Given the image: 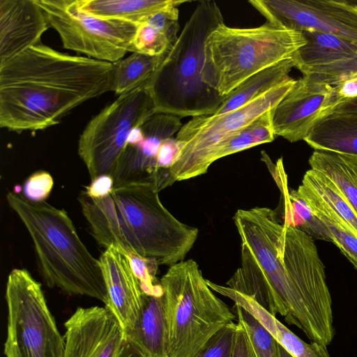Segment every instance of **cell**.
<instances>
[{"mask_svg":"<svg viewBox=\"0 0 357 357\" xmlns=\"http://www.w3.org/2000/svg\"><path fill=\"white\" fill-rule=\"evenodd\" d=\"M113 63L40 43L0 66V126L36 131L60 123L83 102L112 91Z\"/></svg>","mask_w":357,"mask_h":357,"instance_id":"6da1fadb","label":"cell"},{"mask_svg":"<svg viewBox=\"0 0 357 357\" xmlns=\"http://www.w3.org/2000/svg\"><path fill=\"white\" fill-rule=\"evenodd\" d=\"M159 192L154 183L142 181L114 186L101 198L82 192L78 200L98 244L171 266L185 259L199 230L174 217L162 204Z\"/></svg>","mask_w":357,"mask_h":357,"instance_id":"7a4b0ae2","label":"cell"},{"mask_svg":"<svg viewBox=\"0 0 357 357\" xmlns=\"http://www.w3.org/2000/svg\"><path fill=\"white\" fill-rule=\"evenodd\" d=\"M241 243L255 255L268 278L266 310L284 318L310 342L328 346L335 337L333 310L287 267L282 257L283 224L268 207L239 209L233 217Z\"/></svg>","mask_w":357,"mask_h":357,"instance_id":"3957f363","label":"cell"},{"mask_svg":"<svg viewBox=\"0 0 357 357\" xmlns=\"http://www.w3.org/2000/svg\"><path fill=\"white\" fill-rule=\"evenodd\" d=\"M6 200L31 236L45 284L107 305L108 294L100 261L81 241L66 211L15 192H8Z\"/></svg>","mask_w":357,"mask_h":357,"instance_id":"277c9868","label":"cell"},{"mask_svg":"<svg viewBox=\"0 0 357 357\" xmlns=\"http://www.w3.org/2000/svg\"><path fill=\"white\" fill-rule=\"evenodd\" d=\"M224 23L214 1H201L174 44L159 56L147 82L156 113L181 118L213 114L225 100L206 85L201 73L204 43L210 33Z\"/></svg>","mask_w":357,"mask_h":357,"instance_id":"5b68a950","label":"cell"},{"mask_svg":"<svg viewBox=\"0 0 357 357\" xmlns=\"http://www.w3.org/2000/svg\"><path fill=\"white\" fill-rule=\"evenodd\" d=\"M306 43L301 31L265 24L252 28L219 25L204 46L201 76L222 96H227L256 73L291 59Z\"/></svg>","mask_w":357,"mask_h":357,"instance_id":"8992f818","label":"cell"},{"mask_svg":"<svg viewBox=\"0 0 357 357\" xmlns=\"http://www.w3.org/2000/svg\"><path fill=\"white\" fill-rule=\"evenodd\" d=\"M160 284L168 326V357H195L235 315L208 287L198 264L183 260L168 268Z\"/></svg>","mask_w":357,"mask_h":357,"instance_id":"52a82bcc","label":"cell"},{"mask_svg":"<svg viewBox=\"0 0 357 357\" xmlns=\"http://www.w3.org/2000/svg\"><path fill=\"white\" fill-rule=\"evenodd\" d=\"M296 82L290 77L239 109L218 116H195L183 124L176 138L185 146L174 164L163 170L165 188L206 174L227 139L275 107Z\"/></svg>","mask_w":357,"mask_h":357,"instance_id":"ba28073f","label":"cell"},{"mask_svg":"<svg viewBox=\"0 0 357 357\" xmlns=\"http://www.w3.org/2000/svg\"><path fill=\"white\" fill-rule=\"evenodd\" d=\"M6 357H63L65 340L45 300L41 284L24 268L8 275Z\"/></svg>","mask_w":357,"mask_h":357,"instance_id":"9c48e42d","label":"cell"},{"mask_svg":"<svg viewBox=\"0 0 357 357\" xmlns=\"http://www.w3.org/2000/svg\"><path fill=\"white\" fill-rule=\"evenodd\" d=\"M147 82L119 96L89 121L80 135L78 153L91 181L104 175L113 177L131 130L156 113Z\"/></svg>","mask_w":357,"mask_h":357,"instance_id":"30bf717a","label":"cell"},{"mask_svg":"<svg viewBox=\"0 0 357 357\" xmlns=\"http://www.w3.org/2000/svg\"><path fill=\"white\" fill-rule=\"evenodd\" d=\"M64 48L114 63L128 52L139 24L79 10L75 0H37Z\"/></svg>","mask_w":357,"mask_h":357,"instance_id":"8fae6325","label":"cell"},{"mask_svg":"<svg viewBox=\"0 0 357 357\" xmlns=\"http://www.w3.org/2000/svg\"><path fill=\"white\" fill-rule=\"evenodd\" d=\"M273 25L331 33L357 43V2L343 0H251Z\"/></svg>","mask_w":357,"mask_h":357,"instance_id":"7c38bea8","label":"cell"},{"mask_svg":"<svg viewBox=\"0 0 357 357\" xmlns=\"http://www.w3.org/2000/svg\"><path fill=\"white\" fill-rule=\"evenodd\" d=\"M64 326L63 357H140L106 306L77 307Z\"/></svg>","mask_w":357,"mask_h":357,"instance_id":"4fadbf2b","label":"cell"},{"mask_svg":"<svg viewBox=\"0 0 357 357\" xmlns=\"http://www.w3.org/2000/svg\"><path fill=\"white\" fill-rule=\"evenodd\" d=\"M337 103L333 86L303 75L272 109L274 134L290 142L304 140L316 121Z\"/></svg>","mask_w":357,"mask_h":357,"instance_id":"5bb4252c","label":"cell"},{"mask_svg":"<svg viewBox=\"0 0 357 357\" xmlns=\"http://www.w3.org/2000/svg\"><path fill=\"white\" fill-rule=\"evenodd\" d=\"M181 119L169 114L155 113L141 126L143 137L136 144L126 145L112 177L114 186L151 181L160 146L164 140L179 131L183 126Z\"/></svg>","mask_w":357,"mask_h":357,"instance_id":"9a60e30c","label":"cell"},{"mask_svg":"<svg viewBox=\"0 0 357 357\" xmlns=\"http://www.w3.org/2000/svg\"><path fill=\"white\" fill-rule=\"evenodd\" d=\"M50 27L37 0H0V66L41 43Z\"/></svg>","mask_w":357,"mask_h":357,"instance_id":"2e32d148","label":"cell"},{"mask_svg":"<svg viewBox=\"0 0 357 357\" xmlns=\"http://www.w3.org/2000/svg\"><path fill=\"white\" fill-rule=\"evenodd\" d=\"M107 289V305L125 334L135 325L142 308L144 292L128 257L119 250L106 248L99 259Z\"/></svg>","mask_w":357,"mask_h":357,"instance_id":"e0dca14e","label":"cell"},{"mask_svg":"<svg viewBox=\"0 0 357 357\" xmlns=\"http://www.w3.org/2000/svg\"><path fill=\"white\" fill-rule=\"evenodd\" d=\"M206 282L212 290L230 298L234 305L251 314L292 357H330L327 346L315 342H304L250 297L227 286L208 280Z\"/></svg>","mask_w":357,"mask_h":357,"instance_id":"ac0fdd59","label":"cell"},{"mask_svg":"<svg viewBox=\"0 0 357 357\" xmlns=\"http://www.w3.org/2000/svg\"><path fill=\"white\" fill-rule=\"evenodd\" d=\"M125 335L140 357H168L169 334L162 295L144 293L139 319Z\"/></svg>","mask_w":357,"mask_h":357,"instance_id":"d6986e66","label":"cell"},{"mask_svg":"<svg viewBox=\"0 0 357 357\" xmlns=\"http://www.w3.org/2000/svg\"><path fill=\"white\" fill-rule=\"evenodd\" d=\"M304 141L314 150L357 157V111H331L323 114Z\"/></svg>","mask_w":357,"mask_h":357,"instance_id":"ffe728a7","label":"cell"},{"mask_svg":"<svg viewBox=\"0 0 357 357\" xmlns=\"http://www.w3.org/2000/svg\"><path fill=\"white\" fill-rule=\"evenodd\" d=\"M306 43L292 56L294 68L302 74L357 53V43L336 35L314 31H301Z\"/></svg>","mask_w":357,"mask_h":357,"instance_id":"44dd1931","label":"cell"},{"mask_svg":"<svg viewBox=\"0 0 357 357\" xmlns=\"http://www.w3.org/2000/svg\"><path fill=\"white\" fill-rule=\"evenodd\" d=\"M79 10L103 20L139 24L149 16L178 2L176 0H75Z\"/></svg>","mask_w":357,"mask_h":357,"instance_id":"7402d4cb","label":"cell"},{"mask_svg":"<svg viewBox=\"0 0 357 357\" xmlns=\"http://www.w3.org/2000/svg\"><path fill=\"white\" fill-rule=\"evenodd\" d=\"M310 169L328 177L357 215V157L314 150L308 160Z\"/></svg>","mask_w":357,"mask_h":357,"instance_id":"603a6c76","label":"cell"},{"mask_svg":"<svg viewBox=\"0 0 357 357\" xmlns=\"http://www.w3.org/2000/svg\"><path fill=\"white\" fill-rule=\"evenodd\" d=\"M293 68L294 65L291 58L250 77L229 93L211 115L220 116L244 106L289 78V74Z\"/></svg>","mask_w":357,"mask_h":357,"instance_id":"cb8c5ba5","label":"cell"},{"mask_svg":"<svg viewBox=\"0 0 357 357\" xmlns=\"http://www.w3.org/2000/svg\"><path fill=\"white\" fill-rule=\"evenodd\" d=\"M297 191L314 214L327 227L331 242L340 249L357 270V238L350 231L343 220L310 186L301 183Z\"/></svg>","mask_w":357,"mask_h":357,"instance_id":"d4e9b609","label":"cell"},{"mask_svg":"<svg viewBox=\"0 0 357 357\" xmlns=\"http://www.w3.org/2000/svg\"><path fill=\"white\" fill-rule=\"evenodd\" d=\"M159 56L132 52L113 63L112 91L120 96L146 83L153 75Z\"/></svg>","mask_w":357,"mask_h":357,"instance_id":"484cf974","label":"cell"},{"mask_svg":"<svg viewBox=\"0 0 357 357\" xmlns=\"http://www.w3.org/2000/svg\"><path fill=\"white\" fill-rule=\"evenodd\" d=\"M285 207L284 222L301 229L312 238L331 242L330 233L317 217L297 190L288 191L285 184L281 189Z\"/></svg>","mask_w":357,"mask_h":357,"instance_id":"4316f807","label":"cell"},{"mask_svg":"<svg viewBox=\"0 0 357 357\" xmlns=\"http://www.w3.org/2000/svg\"><path fill=\"white\" fill-rule=\"evenodd\" d=\"M302 183L310 186L343 220L357 238V215L336 185L324 174L311 169L304 174Z\"/></svg>","mask_w":357,"mask_h":357,"instance_id":"83f0119b","label":"cell"},{"mask_svg":"<svg viewBox=\"0 0 357 357\" xmlns=\"http://www.w3.org/2000/svg\"><path fill=\"white\" fill-rule=\"evenodd\" d=\"M273 109L263 114L250 125L227 139L216 155L215 161L225 156L273 141L275 135L272 126Z\"/></svg>","mask_w":357,"mask_h":357,"instance_id":"f1b7e54d","label":"cell"},{"mask_svg":"<svg viewBox=\"0 0 357 357\" xmlns=\"http://www.w3.org/2000/svg\"><path fill=\"white\" fill-rule=\"evenodd\" d=\"M175 42L166 32L144 21L139 24L128 52L160 56Z\"/></svg>","mask_w":357,"mask_h":357,"instance_id":"f546056e","label":"cell"},{"mask_svg":"<svg viewBox=\"0 0 357 357\" xmlns=\"http://www.w3.org/2000/svg\"><path fill=\"white\" fill-rule=\"evenodd\" d=\"M233 310L245 327L257 357H280L278 342L261 324L239 305H234Z\"/></svg>","mask_w":357,"mask_h":357,"instance_id":"4dcf8cb0","label":"cell"},{"mask_svg":"<svg viewBox=\"0 0 357 357\" xmlns=\"http://www.w3.org/2000/svg\"><path fill=\"white\" fill-rule=\"evenodd\" d=\"M357 75V53L326 65L309 69L303 75H310L328 85L334 86Z\"/></svg>","mask_w":357,"mask_h":357,"instance_id":"1f68e13d","label":"cell"},{"mask_svg":"<svg viewBox=\"0 0 357 357\" xmlns=\"http://www.w3.org/2000/svg\"><path fill=\"white\" fill-rule=\"evenodd\" d=\"M124 254V253H123ZM130 266L139 280L143 292L149 295L161 296L162 289L155 277L159 265L157 260L136 254L126 255Z\"/></svg>","mask_w":357,"mask_h":357,"instance_id":"d6a6232c","label":"cell"},{"mask_svg":"<svg viewBox=\"0 0 357 357\" xmlns=\"http://www.w3.org/2000/svg\"><path fill=\"white\" fill-rule=\"evenodd\" d=\"M236 324L231 322L214 334L195 357H231Z\"/></svg>","mask_w":357,"mask_h":357,"instance_id":"836d02e7","label":"cell"},{"mask_svg":"<svg viewBox=\"0 0 357 357\" xmlns=\"http://www.w3.org/2000/svg\"><path fill=\"white\" fill-rule=\"evenodd\" d=\"M53 185V178L49 173L36 172L26 181L23 196L32 202H44L50 194Z\"/></svg>","mask_w":357,"mask_h":357,"instance_id":"e575fe53","label":"cell"},{"mask_svg":"<svg viewBox=\"0 0 357 357\" xmlns=\"http://www.w3.org/2000/svg\"><path fill=\"white\" fill-rule=\"evenodd\" d=\"M184 146L185 142L173 137L162 142L156 155L155 171L151 181L158 171L167 169L174 164L179 157Z\"/></svg>","mask_w":357,"mask_h":357,"instance_id":"d590c367","label":"cell"},{"mask_svg":"<svg viewBox=\"0 0 357 357\" xmlns=\"http://www.w3.org/2000/svg\"><path fill=\"white\" fill-rule=\"evenodd\" d=\"M231 357H257L245 327L239 321L236 324Z\"/></svg>","mask_w":357,"mask_h":357,"instance_id":"8d00e7d4","label":"cell"},{"mask_svg":"<svg viewBox=\"0 0 357 357\" xmlns=\"http://www.w3.org/2000/svg\"><path fill=\"white\" fill-rule=\"evenodd\" d=\"M114 186V179L111 176L104 175L91 181L83 192L91 198H101L109 195Z\"/></svg>","mask_w":357,"mask_h":357,"instance_id":"74e56055","label":"cell"},{"mask_svg":"<svg viewBox=\"0 0 357 357\" xmlns=\"http://www.w3.org/2000/svg\"><path fill=\"white\" fill-rule=\"evenodd\" d=\"M333 88L338 103L342 100L357 97V75L334 86Z\"/></svg>","mask_w":357,"mask_h":357,"instance_id":"f35d334b","label":"cell"},{"mask_svg":"<svg viewBox=\"0 0 357 357\" xmlns=\"http://www.w3.org/2000/svg\"><path fill=\"white\" fill-rule=\"evenodd\" d=\"M331 111H357V97L342 100Z\"/></svg>","mask_w":357,"mask_h":357,"instance_id":"ab89813d","label":"cell"},{"mask_svg":"<svg viewBox=\"0 0 357 357\" xmlns=\"http://www.w3.org/2000/svg\"><path fill=\"white\" fill-rule=\"evenodd\" d=\"M280 357H292L287 351L278 344Z\"/></svg>","mask_w":357,"mask_h":357,"instance_id":"60d3db41","label":"cell"}]
</instances>
